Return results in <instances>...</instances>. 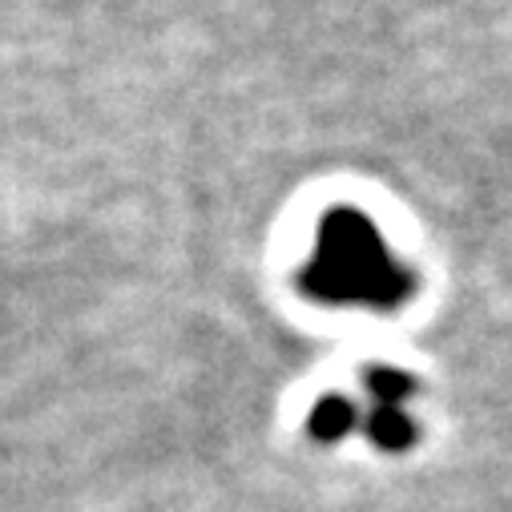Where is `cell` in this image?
Instances as JSON below:
<instances>
[{"label": "cell", "instance_id": "6da1fadb", "mask_svg": "<svg viewBox=\"0 0 512 512\" xmlns=\"http://www.w3.org/2000/svg\"><path fill=\"white\" fill-rule=\"evenodd\" d=\"M303 291L335 307L392 311L408 303L412 275L388 254L371 218L359 210H331L319 222L311 263L303 267Z\"/></svg>", "mask_w": 512, "mask_h": 512}, {"label": "cell", "instance_id": "3957f363", "mask_svg": "<svg viewBox=\"0 0 512 512\" xmlns=\"http://www.w3.org/2000/svg\"><path fill=\"white\" fill-rule=\"evenodd\" d=\"M351 424H355V408H351L347 400H339V396H327V400L315 408V416H311V432L323 436V440L347 436Z\"/></svg>", "mask_w": 512, "mask_h": 512}, {"label": "cell", "instance_id": "7a4b0ae2", "mask_svg": "<svg viewBox=\"0 0 512 512\" xmlns=\"http://www.w3.org/2000/svg\"><path fill=\"white\" fill-rule=\"evenodd\" d=\"M367 388L379 400V408L371 416L375 444H383V448L412 444L416 428H412V416L404 412V400L412 396V379L404 371H392V367H375V371H367Z\"/></svg>", "mask_w": 512, "mask_h": 512}]
</instances>
